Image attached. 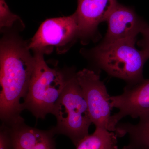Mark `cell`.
<instances>
[{
  "label": "cell",
  "mask_w": 149,
  "mask_h": 149,
  "mask_svg": "<svg viewBox=\"0 0 149 149\" xmlns=\"http://www.w3.org/2000/svg\"><path fill=\"white\" fill-rule=\"evenodd\" d=\"M28 43L14 35L5 36L0 45L1 119L16 123L22 120L20 103L28 91L35 64Z\"/></svg>",
  "instance_id": "cell-1"
},
{
  "label": "cell",
  "mask_w": 149,
  "mask_h": 149,
  "mask_svg": "<svg viewBox=\"0 0 149 149\" xmlns=\"http://www.w3.org/2000/svg\"><path fill=\"white\" fill-rule=\"evenodd\" d=\"M136 41L101 43L91 51L92 59L99 68L112 77L133 85L143 80V69L149 52L139 50Z\"/></svg>",
  "instance_id": "cell-2"
},
{
  "label": "cell",
  "mask_w": 149,
  "mask_h": 149,
  "mask_svg": "<svg viewBox=\"0 0 149 149\" xmlns=\"http://www.w3.org/2000/svg\"><path fill=\"white\" fill-rule=\"evenodd\" d=\"M44 55L34 53L35 64L23 109L29 110L37 118L52 113L68 80L58 70L48 66Z\"/></svg>",
  "instance_id": "cell-3"
},
{
  "label": "cell",
  "mask_w": 149,
  "mask_h": 149,
  "mask_svg": "<svg viewBox=\"0 0 149 149\" xmlns=\"http://www.w3.org/2000/svg\"><path fill=\"white\" fill-rule=\"evenodd\" d=\"M52 113L57 121L54 133L69 137L75 146L86 136L92 123L88 106L75 74L69 77Z\"/></svg>",
  "instance_id": "cell-4"
},
{
  "label": "cell",
  "mask_w": 149,
  "mask_h": 149,
  "mask_svg": "<svg viewBox=\"0 0 149 149\" xmlns=\"http://www.w3.org/2000/svg\"><path fill=\"white\" fill-rule=\"evenodd\" d=\"M79 38V27L75 13L72 15L48 19L38 28L28 43L34 53L49 54L56 48L58 53L68 49L71 43Z\"/></svg>",
  "instance_id": "cell-5"
},
{
  "label": "cell",
  "mask_w": 149,
  "mask_h": 149,
  "mask_svg": "<svg viewBox=\"0 0 149 149\" xmlns=\"http://www.w3.org/2000/svg\"><path fill=\"white\" fill-rule=\"evenodd\" d=\"M75 77L85 95L92 123L96 128L109 130L113 108L110 96L100 75L93 70L85 68L75 73Z\"/></svg>",
  "instance_id": "cell-6"
},
{
  "label": "cell",
  "mask_w": 149,
  "mask_h": 149,
  "mask_svg": "<svg viewBox=\"0 0 149 149\" xmlns=\"http://www.w3.org/2000/svg\"><path fill=\"white\" fill-rule=\"evenodd\" d=\"M110 100L112 108L119 110L111 115L110 120L109 130L114 132L116 125L123 118L130 116L136 118L149 113V79L127 85L122 94L110 96Z\"/></svg>",
  "instance_id": "cell-7"
},
{
  "label": "cell",
  "mask_w": 149,
  "mask_h": 149,
  "mask_svg": "<svg viewBox=\"0 0 149 149\" xmlns=\"http://www.w3.org/2000/svg\"><path fill=\"white\" fill-rule=\"evenodd\" d=\"M118 3L117 0H77L75 13L82 43L95 39L99 24L107 21Z\"/></svg>",
  "instance_id": "cell-8"
},
{
  "label": "cell",
  "mask_w": 149,
  "mask_h": 149,
  "mask_svg": "<svg viewBox=\"0 0 149 149\" xmlns=\"http://www.w3.org/2000/svg\"><path fill=\"white\" fill-rule=\"evenodd\" d=\"M108 29L104 44L136 41V37L146 23L132 9L120 4L112 11L107 20Z\"/></svg>",
  "instance_id": "cell-9"
},
{
  "label": "cell",
  "mask_w": 149,
  "mask_h": 149,
  "mask_svg": "<svg viewBox=\"0 0 149 149\" xmlns=\"http://www.w3.org/2000/svg\"><path fill=\"white\" fill-rule=\"evenodd\" d=\"M139 118L137 124L119 123L116 127L118 137L129 136V143L121 149H149V113Z\"/></svg>",
  "instance_id": "cell-10"
},
{
  "label": "cell",
  "mask_w": 149,
  "mask_h": 149,
  "mask_svg": "<svg viewBox=\"0 0 149 149\" xmlns=\"http://www.w3.org/2000/svg\"><path fill=\"white\" fill-rule=\"evenodd\" d=\"M22 122L10 124L8 129L11 149H31L54 134L53 130L45 131L22 125Z\"/></svg>",
  "instance_id": "cell-11"
},
{
  "label": "cell",
  "mask_w": 149,
  "mask_h": 149,
  "mask_svg": "<svg viewBox=\"0 0 149 149\" xmlns=\"http://www.w3.org/2000/svg\"><path fill=\"white\" fill-rule=\"evenodd\" d=\"M118 137L114 132L96 128L93 134L86 136L78 143L76 149H118Z\"/></svg>",
  "instance_id": "cell-12"
},
{
  "label": "cell",
  "mask_w": 149,
  "mask_h": 149,
  "mask_svg": "<svg viewBox=\"0 0 149 149\" xmlns=\"http://www.w3.org/2000/svg\"><path fill=\"white\" fill-rule=\"evenodd\" d=\"M23 24L20 17L11 12L5 0H0V29L1 32L10 29L16 22Z\"/></svg>",
  "instance_id": "cell-13"
},
{
  "label": "cell",
  "mask_w": 149,
  "mask_h": 149,
  "mask_svg": "<svg viewBox=\"0 0 149 149\" xmlns=\"http://www.w3.org/2000/svg\"><path fill=\"white\" fill-rule=\"evenodd\" d=\"M10 137L8 129H1L0 133V149H11Z\"/></svg>",
  "instance_id": "cell-14"
},
{
  "label": "cell",
  "mask_w": 149,
  "mask_h": 149,
  "mask_svg": "<svg viewBox=\"0 0 149 149\" xmlns=\"http://www.w3.org/2000/svg\"><path fill=\"white\" fill-rule=\"evenodd\" d=\"M53 136L49 137L31 149H56Z\"/></svg>",
  "instance_id": "cell-15"
},
{
  "label": "cell",
  "mask_w": 149,
  "mask_h": 149,
  "mask_svg": "<svg viewBox=\"0 0 149 149\" xmlns=\"http://www.w3.org/2000/svg\"><path fill=\"white\" fill-rule=\"evenodd\" d=\"M141 34L143 36V38L139 44L143 49H146L149 52V26L148 24H146L144 26Z\"/></svg>",
  "instance_id": "cell-16"
}]
</instances>
